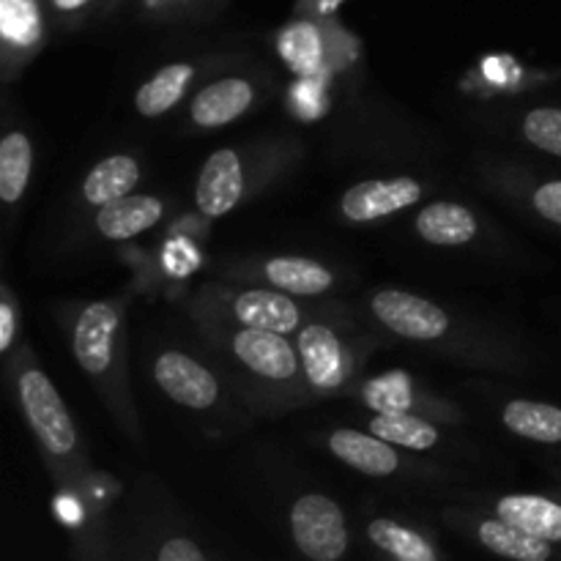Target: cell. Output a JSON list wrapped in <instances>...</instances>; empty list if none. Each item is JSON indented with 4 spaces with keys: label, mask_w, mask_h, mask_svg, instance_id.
Masks as SVG:
<instances>
[{
    "label": "cell",
    "mask_w": 561,
    "mask_h": 561,
    "mask_svg": "<svg viewBox=\"0 0 561 561\" xmlns=\"http://www.w3.org/2000/svg\"><path fill=\"white\" fill-rule=\"evenodd\" d=\"M294 546L307 561H340L348 553L351 531L345 513L323 493H305L288 515Z\"/></svg>",
    "instance_id": "cell-1"
},
{
    "label": "cell",
    "mask_w": 561,
    "mask_h": 561,
    "mask_svg": "<svg viewBox=\"0 0 561 561\" xmlns=\"http://www.w3.org/2000/svg\"><path fill=\"white\" fill-rule=\"evenodd\" d=\"M16 392H20L22 411H25L38 444L53 458L69 460L77 453V427L47 373H42L38 367L22 370L16 378Z\"/></svg>",
    "instance_id": "cell-2"
},
{
    "label": "cell",
    "mask_w": 561,
    "mask_h": 561,
    "mask_svg": "<svg viewBox=\"0 0 561 561\" xmlns=\"http://www.w3.org/2000/svg\"><path fill=\"white\" fill-rule=\"evenodd\" d=\"M373 316L405 340L433 343L449 332V316L431 299L405 290H381L370 301Z\"/></svg>",
    "instance_id": "cell-3"
},
{
    "label": "cell",
    "mask_w": 561,
    "mask_h": 561,
    "mask_svg": "<svg viewBox=\"0 0 561 561\" xmlns=\"http://www.w3.org/2000/svg\"><path fill=\"white\" fill-rule=\"evenodd\" d=\"M121 316L113 301H93L80 312L75 323V356L77 365L93 378L113 370L115 345H118Z\"/></svg>",
    "instance_id": "cell-4"
},
{
    "label": "cell",
    "mask_w": 561,
    "mask_h": 561,
    "mask_svg": "<svg viewBox=\"0 0 561 561\" xmlns=\"http://www.w3.org/2000/svg\"><path fill=\"white\" fill-rule=\"evenodd\" d=\"M299 359L310 387L321 394L337 392L351 370L343 340L327 323H310L299 332Z\"/></svg>",
    "instance_id": "cell-5"
},
{
    "label": "cell",
    "mask_w": 561,
    "mask_h": 561,
    "mask_svg": "<svg viewBox=\"0 0 561 561\" xmlns=\"http://www.w3.org/2000/svg\"><path fill=\"white\" fill-rule=\"evenodd\" d=\"M153 378L159 389L184 409L203 411L219 400V381L211 370L181 351H164L153 365Z\"/></svg>",
    "instance_id": "cell-6"
},
{
    "label": "cell",
    "mask_w": 561,
    "mask_h": 561,
    "mask_svg": "<svg viewBox=\"0 0 561 561\" xmlns=\"http://www.w3.org/2000/svg\"><path fill=\"white\" fill-rule=\"evenodd\" d=\"M236 359L266 381H290L299 373V348L285 340V334L266 329H239L230 340Z\"/></svg>",
    "instance_id": "cell-7"
},
{
    "label": "cell",
    "mask_w": 561,
    "mask_h": 561,
    "mask_svg": "<svg viewBox=\"0 0 561 561\" xmlns=\"http://www.w3.org/2000/svg\"><path fill=\"white\" fill-rule=\"evenodd\" d=\"M422 197V184L409 175L383 181H362L343 195V214L351 222H373L414 206Z\"/></svg>",
    "instance_id": "cell-8"
},
{
    "label": "cell",
    "mask_w": 561,
    "mask_h": 561,
    "mask_svg": "<svg viewBox=\"0 0 561 561\" xmlns=\"http://www.w3.org/2000/svg\"><path fill=\"white\" fill-rule=\"evenodd\" d=\"M244 195V168L233 148H219L203 164L197 179L195 203L208 219H219L233 211Z\"/></svg>",
    "instance_id": "cell-9"
},
{
    "label": "cell",
    "mask_w": 561,
    "mask_h": 561,
    "mask_svg": "<svg viewBox=\"0 0 561 561\" xmlns=\"http://www.w3.org/2000/svg\"><path fill=\"white\" fill-rule=\"evenodd\" d=\"M255 102V91L241 77H228L211 85L201 88L190 104V115L203 129H217V126L233 124L236 118L247 113Z\"/></svg>",
    "instance_id": "cell-10"
},
{
    "label": "cell",
    "mask_w": 561,
    "mask_h": 561,
    "mask_svg": "<svg viewBox=\"0 0 561 561\" xmlns=\"http://www.w3.org/2000/svg\"><path fill=\"white\" fill-rule=\"evenodd\" d=\"M233 318L247 329L290 334L299 329L301 312L285 290H244L230 301Z\"/></svg>",
    "instance_id": "cell-11"
},
{
    "label": "cell",
    "mask_w": 561,
    "mask_h": 561,
    "mask_svg": "<svg viewBox=\"0 0 561 561\" xmlns=\"http://www.w3.org/2000/svg\"><path fill=\"white\" fill-rule=\"evenodd\" d=\"M474 540L480 542L485 551L493 557L507 561H553V542L542 540V537L529 535L520 526L510 524V520L499 518H480L471 526Z\"/></svg>",
    "instance_id": "cell-12"
},
{
    "label": "cell",
    "mask_w": 561,
    "mask_h": 561,
    "mask_svg": "<svg viewBox=\"0 0 561 561\" xmlns=\"http://www.w3.org/2000/svg\"><path fill=\"white\" fill-rule=\"evenodd\" d=\"M329 449L334 458L367 477H392L400 469V458L392 444L373 433L334 431L329 436Z\"/></svg>",
    "instance_id": "cell-13"
},
{
    "label": "cell",
    "mask_w": 561,
    "mask_h": 561,
    "mask_svg": "<svg viewBox=\"0 0 561 561\" xmlns=\"http://www.w3.org/2000/svg\"><path fill=\"white\" fill-rule=\"evenodd\" d=\"M164 206L162 201L151 195H126L121 201L107 203L99 208L96 228L104 239L126 241L135 236L146 233L162 219Z\"/></svg>",
    "instance_id": "cell-14"
},
{
    "label": "cell",
    "mask_w": 561,
    "mask_h": 561,
    "mask_svg": "<svg viewBox=\"0 0 561 561\" xmlns=\"http://www.w3.org/2000/svg\"><path fill=\"white\" fill-rule=\"evenodd\" d=\"M493 510L499 518L520 526L529 535L542 537L553 546L561 542V504L553 499L535 496V493H510V496L496 499Z\"/></svg>",
    "instance_id": "cell-15"
},
{
    "label": "cell",
    "mask_w": 561,
    "mask_h": 561,
    "mask_svg": "<svg viewBox=\"0 0 561 561\" xmlns=\"http://www.w3.org/2000/svg\"><path fill=\"white\" fill-rule=\"evenodd\" d=\"M416 236L436 247L469 244L480 230L474 214L458 203H433L416 214Z\"/></svg>",
    "instance_id": "cell-16"
},
{
    "label": "cell",
    "mask_w": 561,
    "mask_h": 561,
    "mask_svg": "<svg viewBox=\"0 0 561 561\" xmlns=\"http://www.w3.org/2000/svg\"><path fill=\"white\" fill-rule=\"evenodd\" d=\"M367 540L389 561H442L436 546L422 531L394 518H373L367 524Z\"/></svg>",
    "instance_id": "cell-17"
},
{
    "label": "cell",
    "mask_w": 561,
    "mask_h": 561,
    "mask_svg": "<svg viewBox=\"0 0 561 561\" xmlns=\"http://www.w3.org/2000/svg\"><path fill=\"white\" fill-rule=\"evenodd\" d=\"M140 181V164L135 157L126 153H115V157L102 159L96 168L88 173L85 184H82V195L91 206H107V203L121 201L129 195Z\"/></svg>",
    "instance_id": "cell-18"
},
{
    "label": "cell",
    "mask_w": 561,
    "mask_h": 561,
    "mask_svg": "<svg viewBox=\"0 0 561 561\" xmlns=\"http://www.w3.org/2000/svg\"><path fill=\"white\" fill-rule=\"evenodd\" d=\"M263 274L274 288L285 294L318 296L334 285V274L310 257H272L263 266Z\"/></svg>",
    "instance_id": "cell-19"
},
{
    "label": "cell",
    "mask_w": 561,
    "mask_h": 561,
    "mask_svg": "<svg viewBox=\"0 0 561 561\" xmlns=\"http://www.w3.org/2000/svg\"><path fill=\"white\" fill-rule=\"evenodd\" d=\"M195 80V66L192 64H170L159 69L148 82H142L140 91L135 96L137 113L146 118H157V115L168 113L184 96L186 85Z\"/></svg>",
    "instance_id": "cell-20"
},
{
    "label": "cell",
    "mask_w": 561,
    "mask_h": 561,
    "mask_svg": "<svg viewBox=\"0 0 561 561\" xmlns=\"http://www.w3.org/2000/svg\"><path fill=\"white\" fill-rule=\"evenodd\" d=\"M0 33L11 53H31L44 38V20L38 0H0Z\"/></svg>",
    "instance_id": "cell-21"
},
{
    "label": "cell",
    "mask_w": 561,
    "mask_h": 561,
    "mask_svg": "<svg viewBox=\"0 0 561 561\" xmlns=\"http://www.w3.org/2000/svg\"><path fill=\"white\" fill-rule=\"evenodd\" d=\"M502 420L515 436L529 438V442H561V409H557V405L535 403V400H513V403L504 405Z\"/></svg>",
    "instance_id": "cell-22"
},
{
    "label": "cell",
    "mask_w": 561,
    "mask_h": 561,
    "mask_svg": "<svg viewBox=\"0 0 561 561\" xmlns=\"http://www.w3.org/2000/svg\"><path fill=\"white\" fill-rule=\"evenodd\" d=\"M373 436L383 438V442L394 444V447L414 449V453H425L433 449L442 438L436 425L425 422L416 414H405V411H383V414L370 420Z\"/></svg>",
    "instance_id": "cell-23"
},
{
    "label": "cell",
    "mask_w": 561,
    "mask_h": 561,
    "mask_svg": "<svg viewBox=\"0 0 561 561\" xmlns=\"http://www.w3.org/2000/svg\"><path fill=\"white\" fill-rule=\"evenodd\" d=\"M279 55L285 64L299 75H316L323 69L327 60V44H323V33L316 22H290L283 33H279Z\"/></svg>",
    "instance_id": "cell-24"
},
{
    "label": "cell",
    "mask_w": 561,
    "mask_h": 561,
    "mask_svg": "<svg viewBox=\"0 0 561 561\" xmlns=\"http://www.w3.org/2000/svg\"><path fill=\"white\" fill-rule=\"evenodd\" d=\"M33 148L25 131H9L0 142V201L14 206L22 201L31 181Z\"/></svg>",
    "instance_id": "cell-25"
},
{
    "label": "cell",
    "mask_w": 561,
    "mask_h": 561,
    "mask_svg": "<svg viewBox=\"0 0 561 561\" xmlns=\"http://www.w3.org/2000/svg\"><path fill=\"white\" fill-rule=\"evenodd\" d=\"M524 137L540 151L561 157V110L559 107H537L526 113Z\"/></svg>",
    "instance_id": "cell-26"
},
{
    "label": "cell",
    "mask_w": 561,
    "mask_h": 561,
    "mask_svg": "<svg viewBox=\"0 0 561 561\" xmlns=\"http://www.w3.org/2000/svg\"><path fill=\"white\" fill-rule=\"evenodd\" d=\"M148 561H208V557L203 553V548L197 546L192 537L170 535L153 548L151 559Z\"/></svg>",
    "instance_id": "cell-27"
},
{
    "label": "cell",
    "mask_w": 561,
    "mask_h": 561,
    "mask_svg": "<svg viewBox=\"0 0 561 561\" xmlns=\"http://www.w3.org/2000/svg\"><path fill=\"white\" fill-rule=\"evenodd\" d=\"M367 400L381 411H405L409 409V389L405 383H400V389H383V381H378L367 387Z\"/></svg>",
    "instance_id": "cell-28"
},
{
    "label": "cell",
    "mask_w": 561,
    "mask_h": 561,
    "mask_svg": "<svg viewBox=\"0 0 561 561\" xmlns=\"http://www.w3.org/2000/svg\"><path fill=\"white\" fill-rule=\"evenodd\" d=\"M535 208L537 214L548 219V222L561 225V181H551V184H542L535 192Z\"/></svg>",
    "instance_id": "cell-29"
},
{
    "label": "cell",
    "mask_w": 561,
    "mask_h": 561,
    "mask_svg": "<svg viewBox=\"0 0 561 561\" xmlns=\"http://www.w3.org/2000/svg\"><path fill=\"white\" fill-rule=\"evenodd\" d=\"M16 334V316L11 299L0 301V351H9Z\"/></svg>",
    "instance_id": "cell-30"
},
{
    "label": "cell",
    "mask_w": 561,
    "mask_h": 561,
    "mask_svg": "<svg viewBox=\"0 0 561 561\" xmlns=\"http://www.w3.org/2000/svg\"><path fill=\"white\" fill-rule=\"evenodd\" d=\"M88 3H91V0H53V9L58 11V14L69 16V14H80Z\"/></svg>",
    "instance_id": "cell-31"
}]
</instances>
